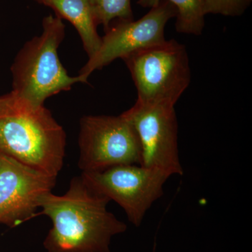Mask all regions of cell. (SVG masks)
I'll use <instances>...</instances> for the list:
<instances>
[{"mask_svg": "<svg viewBox=\"0 0 252 252\" xmlns=\"http://www.w3.org/2000/svg\"><path fill=\"white\" fill-rule=\"evenodd\" d=\"M111 200L94 191L81 176L72 179L62 195L52 192L41 200V211L52 222L44 241L47 252H112V238L127 225L107 210Z\"/></svg>", "mask_w": 252, "mask_h": 252, "instance_id": "cell-1", "label": "cell"}, {"mask_svg": "<svg viewBox=\"0 0 252 252\" xmlns=\"http://www.w3.org/2000/svg\"><path fill=\"white\" fill-rule=\"evenodd\" d=\"M65 148V132L44 105L14 91L0 94V154L57 177Z\"/></svg>", "mask_w": 252, "mask_h": 252, "instance_id": "cell-2", "label": "cell"}, {"mask_svg": "<svg viewBox=\"0 0 252 252\" xmlns=\"http://www.w3.org/2000/svg\"><path fill=\"white\" fill-rule=\"evenodd\" d=\"M41 35L24 44L11 67L15 93L34 105L68 91L77 83L88 84L79 75L71 77L61 64L58 49L64 37L65 26L59 16H46Z\"/></svg>", "mask_w": 252, "mask_h": 252, "instance_id": "cell-3", "label": "cell"}, {"mask_svg": "<svg viewBox=\"0 0 252 252\" xmlns=\"http://www.w3.org/2000/svg\"><path fill=\"white\" fill-rule=\"evenodd\" d=\"M144 104L175 106L190 82L188 52L175 39L135 51L122 59Z\"/></svg>", "mask_w": 252, "mask_h": 252, "instance_id": "cell-4", "label": "cell"}, {"mask_svg": "<svg viewBox=\"0 0 252 252\" xmlns=\"http://www.w3.org/2000/svg\"><path fill=\"white\" fill-rule=\"evenodd\" d=\"M79 148L78 166L82 172L141 165L140 141L133 126L122 114L81 118Z\"/></svg>", "mask_w": 252, "mask_h": 252, "instance_id": "cell-5", "label": "cell"}, {"mask_svg": "<svg viewBox=\"0 0 252 252\" xmlns=\"http://www.w3.org/2000/svg\"><path fill=\"white\" fill-rule=\"evenodd\" d=\"M81 177L94 191L122 207L135 226L142 224L152 205L163 195L170 176L140 165H117L94 172H83Z\"/></svg>", "mask_w": 252, "mask_h": 252, "instance_id": "cell-6", "label": "cell"}, {"mask_svg": "<svg viewBox=\"0 0 252 252\" xmlns=\"http://www.w3.org/2000/svg\"><path fill=\"white\" fill-rule=\"evenodd\" d=\"M135 129L142 151V166L172 175H183L178 149L175 106L135 104L122 114Z\"/></svg>", "mask_w": 252, "mask_h": 252, "instance_id": "cell-7", "label": "cell"}, {"mask_svg": "<svg viewBox=\"0 0 252 252\" xmlns=\"http://www.w3.org/2000/svg\"><path fill=\"white\" fill-rule=\"evenodd\" d=\"M177 15V9L172 3L161 0L137 21H118L106 31L98 50L89 58L79 75L88 81L94 70L102 69L116 59H123L139 50L163 42L166 40L165 26Z\"/></svg>", "mask_w": 252, "mask_h": 252, "instance_id": "cell-8", "label": "cell"}, {"mask_svg": "<svg viewBox=\"0 0 252 252\" xmlns=\"http://www.w3.org/2000/svg\"><path fill=\"white\" fill-rule=\"evenodd\" d=\"M57 177L0 154V223L15 228L37 217Z\"/></svg>", "mask_w": 252, "mask_h": 252, "instance_id": "cell-9", "label": "cell"}, {"mask_svg": "<svg viewBox=\"0 0 252 252\" xmlns=\"http://www.w3.org/2000/svg\"><path fill=\"white\" fill-rule=\"evenodd\" d=\"M42 4L54 9L56 16L72 23L80 36L89 58L95 54L102 38L97 33V26L89 0H44Z\"/></svg>", "mask_w": 252, "mask_h": 252, "instance_id": "cell-10", "label": "cell"}, {"mask_svg": "<svg viewBox=\"0 0 252 252\" xmlns=\"http://www.w3.org/2000/svg\"><path fill=\"white\" fill-rule=\"evenodd\" d=\"M161 0H139L137 4L144 8L157 6ZM175 6L176 31L180 34L199 36L205 28L204 0H167Z\"/></svg>", "mask_w": 252, "mask_h": 252, "instance_id": "cell-11", "label": "cell"}, {"mask_svg": "<svg viewBox=\"0 0 252 252\" xmlns=\"http://www.w3.org/2000/svg\"><path fill=\"white\" fill-rule=\"evenodd\" d=\"M96 25H102L107 31L114 20H134L130 0H89Z\"/></svg>", "mask_w": 252, "mask_h": 252, "instance_id": "cell-12", "label": "cell"}, {"mask_svg": "<svg viewBox=\"0 0 252 252\" xmlns=\"http://www.w3.org/2000/svg\"><path fill=\"white\" fill-rule=\"evenodd\" d=\"M252 0H204V13L224 16H242L251 4Z\"/></svg>", "mask_w": 252, "mask_h": 252, "instance_id": "cell-13", "label": "cell"}, {"mask_svg": "<svg viewBox=\"0 0 252 252\" xmlns=\"http://www.w3.org/2000/svg\"><path fill=\"white\" fill-rule=\"evenodd\" d=\"M34 1H36L37 2L40 3V4H43L44 0H34Z\"/></svg>", "mask_w": 252, "mask_h": 252, "instance_id": "cell-14", "label": "cell"}, {"mask_svg": "<svg viewBox=\"0 0 252 252\" xmlns=\"http://www.w3.org/2000/svg\"><path fill=\"white\" fill-rule=\"evenodd\" d=\"M156 252V245H155V246H154V252Z\"/></svg>", "mask_w": 252, "mask_h": 252, "instance_id": "cell-15", "label": "cell"}]
</instances>
